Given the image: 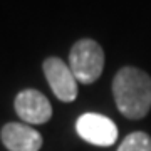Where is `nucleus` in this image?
<instances>
[{
    "instance_id": "3",
    "label": "nucleus",
    "mask_w": 151,
    "mask_h": 151,
    "mask_svg": "<svg viewBox=\"0 0 151 151\" xmlns=\"http://www.w3.org/2000/svg\"><path fill=\"white\" fill-rule=\"evenodd\" d=\"M77 134L94 146H111L118 139V128L109 118L97 113H86L76 123Z\"/></svg>"
},
{
    "instance_id": "4",
    "label": "nucleus",
    "mask_w": 151,
    "mask_h": 151,
    "mask_svg": "<svg viewBox=\"0 0 151 151\" xmlns=\"http://www.w3.org/2000/svg\"><path fill=\"white\" fill-rule=\"evenodd\" d=\"M42 67L55 97L64 103H72L77 96V79L69 65L59 57H49L44 60Z\"/></svg>"
},
{
    "instance_id": "2",
    "label": "nucleus",
    "mask_w": 151,
    "mask_h": 151,
    "mask_svg": "<svg viewBox=\"0 0 151 151\" xmlns=\"http://www.w3.org/2000/svg\"><path fill=\"white\" fill-rule=\"evenodd\" d=\"M69 67L77 82L92 84L104 69V52L96 40L82 39L72 45L69 54Z\"/></svg>"
},
{
    "instance_id": "6",
    "label": "nucleus",
    "mask_w": 151,
    "mask_h": 151,
    "mask_svg": "<svg viewBox=\"0 0 151 151\" xmlns=\"http://www.w3.org/2000/svg\"><path fill=\"white\" fill-rule=\"evenodd\" d=\"M2 143L9 151H39L42 148V136L29 124L9 123L0 133Z\"/></svg>"
},
{
    "instance_id": "1",
    "label": "nucleus",
    "mask_w": 151,
    "mask_h": 151,
    "mask_svg": "<svg viewBox=\"0 0 151 151\" xmlns=\"http://www.w3.org/2000/svg\"><path fill=\"white\" fill-rule=\"evenodd\" d=\"M113 94L126 118H145L151 109V77L141 69L123 67L113 79Z\"/></svg>"
},
{
    "instance_id": "7",
    "label": "nucleus",
    "mask_w": 151,
    "mask_h": 151,
    "mask_svg": "<svg viewBox=\"0 0 151 151\" xmlns=\"http://www.w3.org/2000/svg\"><path fill=\"white\" fill-rule=\"evenodd\" d=\"M118 151H151V138L141 131L131 133L123 139Z\"/></svg>"
},
{
    "instance_id": "5",
    "label": "nucleus",
    "mask_w": 151,
    "mask_h": 151,
    "mask_svg": "<svg viewBox=\"0 0 151 151\" xmlns=\"http://www.w3.org/2000/svg\"><path fill=\"white\" fill-rule=\"evenodd\" d=\"M14 106H15L19 118L29 124L47 123L52 116V106L49 103V99L35 89H25L19 92Z\"/></svg>"
}]
</instances>
